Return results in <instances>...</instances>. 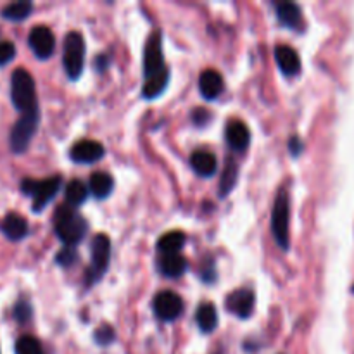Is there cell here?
<instances>
[{"mask_svg":"<svg viewBox=\"0 0 354 354\" xmlns=\"http://www.w3.org/2000/svg\"><path fill=\"white\" fill-rule=\"evenodd\" d=\"M169 71L162 55V35L156 30L149 37L144 54V93L145 99H156L168 86Z\"/></svg>","mask_w":354,"mask_h":354,"instance_id":"6da1fadb","label":"cell"},{"mask_svg":"<svg viewBox=\"0 0 354 354\" xmlns=\"http://www.w3.org/2000/svg\"><path fill=\"white\" fill-rule=\"evenodd\" d=\"M54 230L55 235L64 242V245L75 248L85 239L86 232H88V223L76 207L69 206V204H61L54 213Z\"/></svg>","mask_w":354,"mask_h":354,"instance_id":"7a4b0ae2","label":"cell"},{"mask_svg":"<svg viewBox=\"0 0 354 354\" xmlns=\"http://www.w3.org/2000/svg\"><path fill=\"white\" fill-rule=\"evenodd\" d=\"M10 100L21 114L40 113L35 80L24 68L14 69L10 76Z\"/></svg>","mask_w":354,"mask_h":354,"instance_id":"3957f363","label":"cell"},{"mask_svg":"<svg viewBox=\"0 0 354 354\" xmlns=\"http://www.w3.org/2000/svg\"><path fill=\"white\" fill-rule=\"evenodd\" d=\"M62 178L59 175L50 176L45 180H33V178H24L21 182V192L24 196L31 197V209L33 213H40L50 201H54L55 194L61 189Z\"/></svg>","mask_w":354,"mask_h":354,"instance_id":"277c9868","label":"cell"},{"mask_svg":"<svg viewBox=\"0 0 354 354\" xmlns=\"http://www.w3.org/2000/svg\"><path fill=\"white\" fill-rule=\"evenodd\" d=\"M85 38L78 31H69L64 38V52H62V64L69 80H78L85 66Z\"/></svg>","mask_w":354,"mask_h":354,"instance_id":"5b68a950","label":"cell"},{"mask_svg":"<svg viewBox=\"0 0 354 354\" xmlns=\"http://www.w3.org/2000/svg\"><path fill=\"white\" fill-rule=\"evenodd\" d=\"M289 214V194H287V190L282 189L277 196L272 209V234L282 251H289L290 248Z\"/></svg>","mask_w":354,"mask_h":354,"instance_id":"8992f818","label":"cell"},{"mask_svg":"<svg viewBox=\"0 0 354 354\" xmlns=\"http://www.w3.org/2000/svg\"><path fill=\"white\" fill-rule=\"evenodd\" d=\"M38 124H40V113L21 114L9 133V145L14 154L26 152V149L31 144V138L37 133Z\"/></svg>","mask_w":354,"mask_h":354,"instance_id":"52a82bcc","label":"cell"},{"mask_svg":"<svg viewBox=\"0 0 354 354\" xmlns=\"http://www.w3.org/2000/svg\"><path fill=\"white\" fill-rule=\"evenodd\" d=\"M111 261V241L106 234L95 235L92 241V259L86 270V286H93L106 275Z\"/></svg>","mask_w":354,"mask_h":354,"instance_id":"ba28073f","label":"cell"},{"mask_svg":"<svg viewBox=\"0 0 354 354\" xmlns=\"http://www.w3.org/2000/svg\"><path fill=\"white\" fill-rule=\"evenodd\" d=\"M152 308H154V313L159 320L173 322L182 317L183 301L173 290H162V292L156 294L154 301H152Z\"/></svg>","mask_w":354,"mask_h":354,"instance_id":"9c48e42d","label":"cell"},{"mask_svg":"<svg viewBox=\"0 0 354 354\" xmlns=\"http://www.w3.org/2000/svg\"><path fill=\"white\" fill-rule=\"evenodd\" d=\"M28 45H30V48L38 59L45 61V59H48L54 54L55 37L48 26L37 24V26L31 28L30 35H28Z\"/></svg>","mask_w":354,"mask_h":354,"instance_id":"30bf717a","label":"cell"},{"mask_svg":"<svg viewBox=\"0 0 354 354\" xmlns=\"http://www.w3.org/2000/svg\"><path fill=\"white\" fill-rule=\"evenodd\" d=\"M256 296L251 289H239L234 290L230 296L227 297V310L230 313L237 315L241 320H248L254 311Z\"/></svg>","mask_w":354,"mask_h":354,"instance_id":"8fae6325","label":"cell"},{"mask_svg":"<svg viewBox=\"0 0 354 354\" xmlns=\"http://www.w3.org/2000/svg\"><path fill=\"white\" fill-rule=\"evenodd\" d=\"M106 151L104 145L97 140H80L71 147V159L80 165H92V162L100 161L104 158Z\"/></svg>","mask_w":354,"mask_h":354,"instance_id":"7c38bea8","label":"cell"},{"mask_svg":"<svg viewBox=\"0 0 354 354\" xmlns=\"http://www.w3.org/2000/svg\"><path fill=\"white\" fill-rule=\"evenodd\" d=\"M225 138H227L230 149H234L235 152H244L251 144L249 128L241 120L228 121L227 128H225Z\"/></svg>","mask_w":354,"mask_h":354,"instance_id":"4fadbf2b","label":"cell"},{"mask_svg":"<svg viewBox=\"0 0 354 354\" xmlns=\"http://www.w3.org/2000/svg\"><path fill=\"white\" fill-rule=\"evenodd\" d=\"M275 59L279 68L286 76H297L301 73V59L297 52L289 45H277L275 47Z\"/></svg>","mask_w":354,"mask_h":354,"instance_id":"5bb4252c","label":"cell"},{"mask_svg":"<svg viewBox=\"0 0 354 354\" xmlns=\"http://www.w3.org/2000/svg\"><path fill=\"white\" fill-rule=\"evenodd\" d=\"M0 232H2L9 241L17 242L23 241V239L26 237L28 232H30V227H28V221L24 220L21 214L9 213L6 214V218H3L2 221H0Z\"/></svg>","mask_w":354,"mask_h":354,"instance_id":"9a60e30c","label":"cell"},{"mask_svg":"<svg viewBox=\"0 0 354 354\" xmlns=\"http://www.w3.org/2000/svg\"><path fill=\"white\" fill-rule=\"evenodd\" d=\"M225 83L223 76L220 75L214 69H206V71L201 73L199 76V90L201 95L207 100H214L216 97H220V93L223 92Z\"/></svg>","mask_w":354,"mask_h":354,"instance_id":"2e32d148","label":"cell"},{"mask_svg":"<svg viewBox=\"0 0 354 354\" xmlns=\"http://www.w3.org/2000/svg\"><path fill=\"white\" fill-rule=\"evenodd\" d=\"M190 166H192V169L199 176L209 178V176H213L216 173L218 159L209 151H196L192 154V158H190Z\"/></svg>","mask_w":354,"mask_h":354,"instance_id":"e0dca14e","label":"cell"},{"mask_svg":"<svg viewBox=\"0 0 354 354\" xmlns=\"http://www.w3.org/2000/svg\"><path fill=\"white\" fill-rule=\"evenodd\" d=\"M187 268H189V265H187V259L182 254L161 256L158 261L159 273L166 279H178L187 272Z\"/></svg>","mask_w":354,"mask_h":354,"instance_id":"ac0fdd59","label":"cell"},{"mask_svg":"<svg viewBox=\"0 0 354 354\" xmlns=\"http://www.w3.org/2000/svg\"><path fill=\"white\" fill-rule=\"evenodd\" d=\"M277 17H279L280 24L292 28V30H301L303 26V12H301L299 6L292 2L277 3Z\"/></svg>","mask_w":354,"mask_h":354,"instance_id":"d6986e66","label":"cell"},{"mask_svg":"<svg viewBox=\"0 0 354 354\" xmlns=\"http://www.w3.org/2000/svg\"><path fill=\"white\" fill-rule=\"evenodd\" d=\"M114 189V180L113 176L107 175L104 171H97L90 176L88 182V190L95 199H106L111 196Z\"/></svg>","mask_w":354,"mask_h":354,"instance_id":"ffe728a7","label":"cell"},{"mask_svg":"<svg viewBox=\"0 0 354 354\" xmlns=\"http://www.w3.org/2000/svg\"><path fill=\"white\" fill-rule=\"evenodd\" d=\"M185 245V235L183 232H168L158 241V251L161 256L180 254Z\"/></svg>","mask_w":354,"mask_h":354,"instance_id":"44dd1931","label":"cell"},{"mask_svg":"<svg viewBox=\"0 0 354 354\" xmlns=\"http://www.w3.org/2000/svg\"><path fill=\"white\" fill-rule=\"evenodd\" d=\"M196 318H197V325H199V328L204 332V334H211V332L218 327L216 308H214L211 303L201 304V306L197 308Z\"/></svg>","mask_w":354,"mask_h":354,"instance_id":"7402d4cb","label":"cell"},{"mask_svg":"<svg viewBox=\"0 0 354 354\" xmlns=\"http://www.w3.org/2000/svg\"><path fill=\"white\" fill-rule=\"evenodd\" d=\"M237 176H239V166L237 162L232 161L230 158L225 161V168L221 171V180H220V197H227L230 194V190L234 189L235 183H237Z\"/></svg>","mask_w":354,"mask_h":354,"instance_id":"603a6c76","label":"cell"},{"mask_svg":"<svg viewBox=\"0 0 354 354\" xmlns=\"http://www.w3.org/2000/svg\"><path fill=\"white\" fill-rule=\"evenodd\" d=\"M88 187H86L82 180L75 178L68 183V187H66V201H68L69 206L76 207L80 206V204L85 203L86 197H88Z\"/></svg>","mask_w":354,"mask_h":354,"instance_id":"cb8c5ba5","label":"cell"},{"mask_svg":"<svg viewBox=\"0 0 354 354\" xmlns=\"http://www.w3.org/2000/svg\"><path fill=\"white\" fill-rule=\"evenodd\" d=\"M31 10H33V3L28 0H19V2H12L3 7L2 17L9 21H23L30 16Z\"/></svg>","mask_w":354,"mask_h":354,"instance_id":"d4e9b609","label":"cell"},{"mask_svg":"<svg viewBox=\"0 0 354 354\" xmlns=\"http://www.w3.org/2000/svg\"><path fill=\"white\" fill-rule=\"evenodd\" d=\"M14 351H16V354H45L40 341L31 337V335H23V337L17 339Z\"/></svg>","mask_w":354,"mask_h":354,"instance_id":"484cf974","label":"cell"},{"mask_svg":"<svg viewBox=\"0 0 354 354\" xmlns=\"http://www.w3.org/2000/svg\"><path fill=\"white\" fill-rule=\"evenodd\" d=\"M12 315H14V318H16L17 324H23V325L28 324V322L31 320V315H33V310H31V304L28 303V301L19 299L16 303V306H14Z\"/></svg>","mask_w":354,"mask_h":354,"instance_id":"4316f807","label":"cell"},{"mask_svg":"<svg viewBox=\"0 0 354 354\" xmlns=\"http://www.w3.org/2000/svg\"><path fill=\"white\" fill-rule=\"evenodd\" d=\"M76 259H78V254H76L75 248H69V245H64V249H61V251L57 252V256H55L57 265L64 266V268L75 265Z\"/></svg>","mask_w":354,"mask_h":354,"instance_id":"83f0119b","label":"cell"},{"mask_svg":"<svg viewBox=\"0 0 354 354\" xmlns=\"http://www.w3.org/2000/svg\"><path fill=\"white\" fill-rule=\"evenodd\" d=\"M114 337H116V334H114V328L111 325H100L95 330V335H93L99 346H109L114 341Z\"/></svg>","mask_w":354,"mask_h":354,"instance_id":"f1b7e54d","label":"cell"},{"mask_svg":"<svg viewBox=\"0 0 354 354\" xmlns=\"http://www.w3.org/2000/svg\"><path fill=\"white\" fill-rule=\"evenodd\" d=\"M16 57V45L9 40L0 41V66L9 64Z\"/></svg>","mask_w":354,"mask_h":354,"instance_id":"f546056e","label":"cell"},{"mask_svg":"<svg viewBox=\"0 0 354 354\" xmlns=\"http://www.w3.org/2000/svg\"><path fill=\"white\" fill-rule=\"evenodd\" d=\"M201 279L204 280V282H214L216 280V270H214V263L213 259H209V261H204L203 263V268H201Z\"/></svg>","mask_w":354,"mask_h":354,"instance_id":"4dcf8cb0","label":"cell"},{"mask_svg":"<svg viewBox=\"0 0 354 354\" xmlns=\"http://www.w3.org/2000/svg\"><path fill=\"white\" fill-rule=\"evenodd\" d=\"M303 142L299 140V137H292L289 140V151H290V154L292 156H299L301 152H303Z\"/></svg>","mask_w":354,"mask_h":354,"instance_id":"1f68e13d","label":"cell"},{"mask_svg":"<svg viewBox=\"0 0 354 354\" xmlns=\"http://www.w3.org/2000/svg\"><path fill=\"white\" fill-rule=\"evenodd\" d=\"M209 113H207L206 109H197L196 113H194V121H196L197 127H203L204 123H206L207 120H209Z\"/></svg>","mask_w":354,"mask_h":354,"instance_id":"d6a6232c","label":"cell"},{"mask_svg":"<svg viewBox=\"0 0 354 354\" xmlns=\"http://www.w3.org/2000/svg\"><path fill=\"white\" fill-rule=\"evenodd\" d=\"M107 62H109V59H107L106 54H102V55H99V57H97V61L93 62V66H97V69H99V71H104V69H106V66H107Z\"/></svg>","mask_w":354,"mask_h":354,"instance_id":"836d02e7","label":"cell"},{"mask_svg":"<svg viewBox=\"0 0 354 354\" xmlns=\"http://www.w3.org/2000/svg\"><path fill=\"white\" fill-rule=\"evenodd\" d=\"M351 292H353V294H354V286H353V289H351Z\"/></svg>","mask_w":354,"mask_h":354,"instance_id":"e575fe53","label":"cell"}]
</instances>
